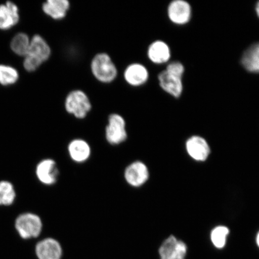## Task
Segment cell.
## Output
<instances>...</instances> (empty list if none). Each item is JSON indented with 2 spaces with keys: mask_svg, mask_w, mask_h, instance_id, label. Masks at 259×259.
I'll return each instance as SVG.
<instances>
[{
  "mask_svg": "<svg viewBox=\"0 0 259 259\" xmlns=\"http://www.w3.org/2000/svg\"><path fill=\"white\" fill-rule=\"evenodd\" d=\"M51 49L41 35L35 34L31 38L30 48L25 57L24 67L29 72H34L50 58Z\"/></svg>",
  "mask_w": 259,
  "mask_h": 259,
  "instance_id": "obj_1",
  "label": "cell"
},
{
  "mask_svg": "<svg viewBox=\"0 0 259 259\" xmlns=\"http://www.w3.org/2000/svg\"><path fill=\"white\" fill-rule=\"evenodd\" d=\"M91 70L94 77L103 83H110L118 76V70L112 58L105 53L97 54L91 62Z\"/></svg>",
  "mask_w": 259,
  "mask_h": 259,
  "instance_id": "obj_2",
  "label": "cell"
},
{
  "mask_svg": "<svg viewBox=\"0 0 259 259\" xmlns=\"http://www.w3.org/2000/svg\"><path fill=\"white\" fill-rule=\"evenodd\" d=\"M64 108L67 113L77 119H82L87 117L92 104L87 94L81 90H72L65 99Z\"/></svg>",
  "mask_w": 259,
  "mask_h": 259,
  "instance_id": "obj_3",
  "label": "cell"
},
{
  "mask_svg": "<svg viewBox=\"0 0 259 259\" xmlns=\"http://www.w3.org/2000/svg\"><path fill=\"white\" fill-rule=\"evenodd\" d=\"M15 229L22 239H30L39 236L43 229V223L39 216L26 212L16 219Z\"/></svg>",
  "mask_w": 259,
  "mask_h": 259,
  "instance_id": "obj_4",
  "label": "cell"
},
{
  "mask_svg": "<svg viewBox=\"0 0 259 259\" xmlns=\"http://www.w3.org/2000/svg\"><path fill=\"white\" fill-rule=\"evenodd\" d=\"M125 119L118 113H112L108 117L105 128V137L108 143L113 145L121 144L127 138Z\"/></svg>",
  "mask_w": 259,
  "mask_h": 259,
  "instance_id": "obj_5",
  "label": "cell"
},
{
  "mask_svg": "<svg viewBox=\"0 0 259 259\" xmlns=\"http://www.w3.org/2000/svg\"><path fill=\"white\" fill-rule=\"evenodd\" d=\"M183 76L182 73L166 68L158 74V82L165 92L178 98L183 91Z\"/></svg>",
  "mask_w": 259,
  "mask_h": 259,
  "instance_id": "obj_6",
  "label": "cell"
},
{
  "mask_svg": "<svg viewBox=\"0 0 259 259\" xmlns=\"http://www.w3.org/2000/svg\"><path fill=\"white\" fill-rule=\"evenodd\" d=\"M124 178L129 186L138 188L145 185L150 178V171L144 162L136 161L125 168Z\"/></svg>",
  "mask_w": 259,
  "mask_h": 259,
  "instance_id": "obj_7",
  "label": "cell"
},
{
  "mask_svg": "<svg viewBox=\"0 0 259 259\" xmlns=\"http://www.w3.org/2000/svg\"><path fill=\"white\" fill-rule=\"evenodd\" d=\"M185 147L189 156L197 162H204L208 160L211 152L206 139L197 135L188 138Z\"/></svg>",
  "mask_w": 259,
  "mask_h": 259,
  "instance_id": "obj_8",
  "label": "cell"
},
{
  "mask_svg": "<svg viewBox=\"0 0 259 259\" xmlns=\"http://www.w3.org/2000/svg\"><path fill=\"white\" fill-rule=\"evenodd\" d=\"M35 253L38 259H61L63 250L57 239L47 238L37 243Z\"/></svg>",
  "mask_w": 259,
  "mask_h": 259,
  "instance_id": "obj_9",
  "label": "cell"
},
{
  "mask_svg": "<svg viewBox=\"0 0 259 259\" xmlns=\"http://www.w3.org/2000/svg\"><path fill=\"white\" fill-rule=\"evenodd\" d=\"M59 173L56 162L51 158H46L40 161L35 169V174L38 180L46 186H52L56 184Z\"/></svg>",
  "mask_w": 259,
  "mask_h": 259,
  "instance_id": "obj_10",
  "label": "cell"
},
{
  "mask_svg": "<svg viewBox=\"0 0 259 259\" xmlns=\"http://www.w3.org/2000/svg\"><path fill=\"white\" fill-rule=\"evenodd\" d=\"M167 15L174 24H186L192 17V8L189 3L184 0H175L168 6Z\"/></svg>",
  "mask_w": 259,
  "mask_h": 259,
  "instance_id": "obj_11",
  "label": "cell"
},
{
  "mask_svg": "<svg viewBox=\"0 0 259 259\" xmlns=\"http://www.w3.org/2000/svg\"><path fill=\"white\" fill-rule=\"evenodd\" d=\"M149 72L144 65L139 63L129 64L124 72V78L129 85L140 87L144 85L149 79Z\"/></svg>",
  "mask_w": 259,
  "mask_h": 259,
  "instance_id": "obj_12",
  "label": "cell"
},
{
  "mask_svg": "<svg viewBox=\"0 0 259 259\" xmlns=\"http://www.w3.org/2000/svg\"><path fill=\"white\" fill-rule=\"evenodd\" d=\"M68 153L73 161L82 163L89 159L92 154V149L86 141L82 139H75L68 145Z\"/></svg>",
  "mask_w": 259,
  "mask_h": 259,
  "instance_id": "obj_13",
  "label": "cell"
},
{
  "mask_svg": "<svg viewBox=\"0 0 259 259\" xmlns=\"http://www.w3.org/2000/svg\"><path fill=\"white\" fill-rule=\"evenodd\" d=\"M19 21V9L15 3L6 2L0 5V29L9 30L18 23Z\"/></svg>",
  "mask_w": 259,
  "mask_h": 259,
  "instance_id": "obj_14",
  "label": "cell"
},
{
  "mask_svg": "<svg viewBox=\"0 0 259 259\" xmlns=\"http://www.w3.org/2000/svg\"><path fill=\"white\" fill-rule=\"evenodd\" d=\"M148 59L152 63L161 64L168 62L171 53L169 45L162 40H155L151 43L147 50Z\"/></svg>",
  "mask_w": 259,
  "mask_h": 259,
  "instance_id": "obj_15",
  "label": "cell"
},
{
  "mask_svg": "<svg viewBox=\"0 0 259 259\" xmlns=\"http://www.w3.org/2000/svg\"><path fill=\"white\" fill-rule=\"evenodd\" d=\"M70 8V3L68 0H48L42 5L45 14L55 20L66 17Z\"/></svg>",
  "mask_w": 259,
  "mask_h": 259,
  "instance_id": "obj_16",
  "label": "cell"
},
{
  "mask_svg": "<svg viewBox=\"0 0 259 259\" xmlns=\"http://www.w3.org/2000/svg\"><path fill=\"white\" fill-rule=\"evenodd\" d=\"M241 63L248 72L259 73V43L251 45L245 51Z\"/></svg>",
  "mask_w": 259,
  "mask_h": 259,
  "instance_id": "obj_17",
  "label": "cell"
},
{
  "mask_svg": "<svg viewBox=\"0 0 259 259\" xmlns=\"http://www.w3.org/2000/svg\"><path fill=\"white\" fill-rule=\"evenodd\" d=\"M229 234L230 229L228 227L224 225L217 226L210 231V242L216 249L222 250L226 246Z\"/></svg>",
  "mask_w": 259,
  "mask_h": 259,
  "instance_id": "obj_18",
  "label": "cell"
},
{
  "mask_svg": "<svg viewBox=\"0 0 259 259\" xmlns=\"http://www.w3.org/2000/svg\"><path fill=\"white\" fill-rule=\"evenodd\" d=\"M31 38L25 33H18L12 38L11 47L13 52L18 56L25 57L30 48Z\"/></svg>",
  "mask_w": 259,
  "mask_h": 259,
  "instance_id": "obj_19",
  "label": "cell"
},
{
  "mask_svg": "<svg viewBox=\"0 0 259 259\" xmlns=\"http://www.w3.org/2000/svg\"><path fill=\"white\" fill-rule=\"evenodd\" d=\"M16 192L11 183L0 181V206H10L15 202Z\"/></svg>",
  "mask_w": 259,
  "mask_h": 259,
  "instance_id": "obj_20",
  "label": "cell"
},
{
  "mask_svg": "<svg viewBox=\"0 0 259 259\" xmlns=\"http://www.w3.org/2000/svg\"><path fill=\"white\" fill-rule=\"evenodd\" d=\"M178 241L179 239L174 235H170L164 239L158 248L160 259H170L176 250Z\"/></svg>",
  "mask_w": 259,
  "mask_h": 259,
  "instance_id": "obj_21",
  "label": "cell"
},
{
  "mask_svg": "<svg viewBox=\"0 0 259 259\" xmlns=\"http://www.w3.org/2000/svg\"><path fill=\"white\" fill-rule=\"evenodd\" d=\"M18 79L19 73L15 68L0 64V84L4 86L13 85Z\"/></svg>",
  "mask_w": 259,
  "mask_h": 259,
  "instance_id": "obj_22",
  "label": "cell"
},
{
  "mask_svg": "<svg viewBox=\"0 0 259 259\" xmlns=\"http://www.w3.org/2000/svg\"><path fill=\"white\" fill-rule=\"evenodd\" d=\"M188 252L187 245L185 242L179 239L176 251L170 259H186Z\"/></svg>",
  "mask_w": 259,
  "mask_h": 259,
  "instance_id": "obj_23",
  "label": "cell"
},
{
  "mask_svg": "<svg viewBox=\"0 0 259 259\" xmlns=\"http://www.w3.org/2000/svg\"><path fill=\"white\" fill-rule=\"evenodd\" d=\"M255 244H256L257 247L259 249V230L256 234V235H255Z\"/></svg>",
  "mask_w": 259,
  "mask_h": 259,
  "instance_id": "obj_24",
  "label": "cell"
},
{
  "mask_svg": "<svg viewBox=\"0 0 259 259\" xmlns=\"http://www.w3.org/2000/svg\"><path fill=\"white\" fill-rule=\"evenodd\" d=\"M255 12H256L257 15L259 18V2L257 3L256 6H255Z\"/></svg>",
  "mask_w": 259,
  "mask_h": 259,
  "instance_id": "obj_25",
  "label": "cell"
}]
</instances>
